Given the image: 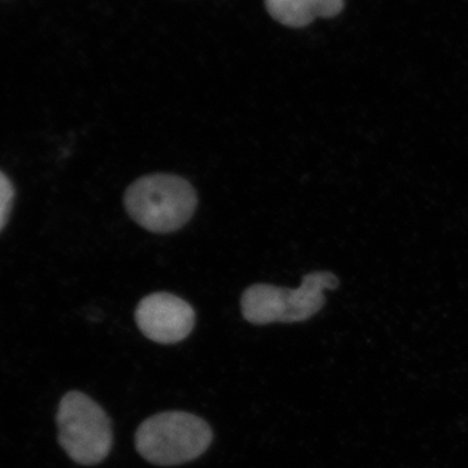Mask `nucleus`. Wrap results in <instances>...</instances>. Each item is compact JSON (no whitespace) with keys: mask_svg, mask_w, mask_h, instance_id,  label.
I'll return each instance as SVG.
<instances>
[{"mask_svg":"<svg viewBox=\"0 0 468 468\" xmlns=\"http://www.w3.org/2000/svg\"><path fill=\"white\" fill-rule=\"evenodd\" d=\"M14 189L8 178L0 172V229L7 221L9 209H11Z\"/></svg>","mask_w":468,"mask_h":468,"instance_id":"7","label":"nucleus"},{"mask_svg":"<svg viewBox=\"0 0 468 468\" xmlns=\"http://www.w3.org/2000/svg\"><path fill=\"white\" fill-rule=\"evenodd\" d=\"M212 437L211 427L202 418L184 411L160 412L138 428L135 449L156 466H178L201 457Z\"/></svg>","mask_w":468,"mask_h":468,"instance_id":"2","label":"nucleus"},{"mask_svg":"<svg viewBox=\"0 0 468 468\" xmlns=\"http://www.w3.org/2000/svg\"><path fill=\"white\" fill-rule=\"evenodd\" d=\"M58 442L82 466L101 463L112 449V424L104 410L81 392L61 399L57 414Z\"/></svg>","mask_w":468,"mask_h":468,"instance_id":"4","label":"nucleus"},{"mask_svg":"<svg viewBox=\"0 0 468 468\" xmlns=\"http://www.w3.org/2000/svg\"><path fill=\"white\" fill-rule=\"evenodd\" d=\"M138 328L154 343H180L192 334L196 325V311L183 298L171 292L147 295L135 310Z\"/></svg>","mask_w":468,"mask_h":468,"instance_id":"5","label":"nucleus"},{"mask_svg":"<svg viewBox=\"0 0 468 468\" xmlns=\"http://www.w3.org/2000/svg\"><path fill=\"white\" fill-rule=\"evenodd\" d=\"M124 205L129 217L149 232H176L189 223L198 197L189 181L180 176H144L126 189Z\"/></svg>","mask_w":468,"mask_h":468,"instance_id":"1","label":"nucleus"},{"mask_svg":"<svg viewBox=\"0 0 468 468\" xmlns=\"http://www.w3.org/2000/svg\"><path fill=\"white\" fill-rule=\"evenodd\" d=\"M338 284L340 282L334 273L319 271L304 276L297 289L251 285L242 294L243 318L255 325L304 322L324 306L325 289H335Z\"/></svg>","mask_w":468,"mask_h":468,"instance_id":"3","label":"nucleus"},{"mask_svg":"<svg viewBox=\"0 0 468 468\" xmlns=\"http://www.w3.org/2000/svg\"><path fill=\"white\" fill-rule=\"evenodd\" d=\"M271 16L282 26L302 27L340 14L344 0H266Z\"/></svg>","mask_w":468,"mask_h":468,"instance_id":"6","label":"nucleus"}]
</instances>
